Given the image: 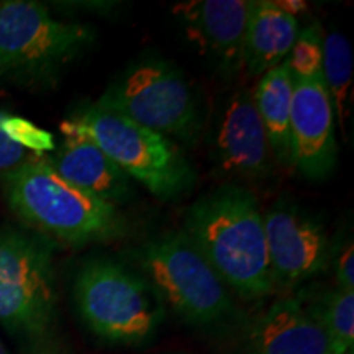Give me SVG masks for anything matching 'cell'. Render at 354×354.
I'll return each instance as SVG.
<instances>
[{
  "instance_id": "cell-24",
  "label": "cell",
  "mask_w": 354,
  "mask_h": 354,
  "mask_svg": "<svg viewBox=\"0 0 354 354\" xmlns=\"http://www.w3.org/2000/svg\"><path fill=\"white\" fill-rule=\"evenodd\" d=\"M0 354H12V353L7 349L6 344H3L2 339H0Z\"/></svg>"
},
{
  "instance_id": "cell-2",
  "label": "cell",
  "mask_w": 354,
  "mask_h": 354,
  "mask_svg": "<svg viewBox=\"0 0 354 354\" xmlns=\"http://www.w3.org/2000/svg\"><path fill=\"white\" fill-rule=\"evenodd\" d=\"M7 205L26 225L73 246L115 240L127 232L118 207L63 179L44 158L33 156L0 174Z\"/></svg>"
},
{
  "instance_id": "cell-10",
  "label": "cell",
  "mask_w": 354,
  "mask_h": 354,
  "mask_svg": "<svg viewBox=\"0 0 354 354\" xmlns=\"http://www.w3.org/2000/svg\"><path fill=\"white\" fill-rule=\"evenodd\" d=\"M212 154L221 171L238 179L261 180L272 174L274 154L253 92L241 88L225 102L215 118Z\"/></svg>"
},
{
  "instance_id": "cell-8",
  "label": "cell",
  "mask_w": 354,
  "mask_h": 354,
  "mask_svg": "<svg viewBox=\"0 0 354 354\" xmlns=\"http://www.w3.org/2000/svg\"><path fill=\"white\" fill-rule=\"evenodd\" d=\"M94 39L92 26L56 20L38 2H0V74L44 76L77 57Z\"/></svg>"
},
{
  "instance_id": "cell-12",
  "label": "cell",
  "mask_w": 354,
  "mask_h": 354,
  "mask_svg": "<svg viewBox=\"0 0 354 354\" xmlns=\"http://www.w3.org/2000/svg\"><path fill=\"white\" fill-rule=\"evenodd\" d=\"M250 6V0H201L179 3L174 13L203 55L234 73L243 66Z\"/></svg>"
},
{
  "instance_id": "cell-4",
  "label": "cell",
  "mask_w": 354,
  "mask_h": 354,
  "mask_svg": "<svg viewBox=\"0 0 354 354\" xmlns=\"http://www.w3.org/2000/svg\"><path fill=\"white\" fill-rule=\"evenodd\" d=\"M74 300L87 328L113 344L149 342L166 317L161 297L141 274L105 258L82 266Z\"/></svg>"
},
{
  "instance_id": "cell-22",
  "label": "cell",
  "mask_w": 354,
  "mask_h": 354,
  "mask_svg": "<svg viewBox=\"0 0 354 354\" xmlns=\"http://www.w3.org/2000/svg\"><path fill=\"white\" fill-rule=\"evenodd\" d=\"M336 289L354 290V246L349 240L335 256Z\"/></svg>"
},
{
  "instance_id": "cell-19",
  "label": "cell",
  "mask_w": 354,
  "mask_h": 354,
  "mask_svg": "<svg viewBox=\"0 0 354 354\" xmlns=\"http://www.w3.org/2000/svg\"><path fill=\"white\" fill-rule=\"evenodd\" d=\"M286 63L294 81L322 79L323 33L320 26L313 24L300 30Z\"/></svg>"
},
{
  "instance_id": "cell-23",
  "label": "cell",
  "mask_w": 354,
  "mask_h": 354,
  "mask_svg": "<svg viewBox=\"0 0 354 354\" xmlns=\"http://www.w3.org/2000/svg\"><path fill=\"white\" fill-rule=\"evenodd\" d=\"M277 7L281 8V10H284L287 15L294 17V19L299 20V15L300 13L307 12L308 6L302 0H282V2H276Z\"/></svg>"
},
{
  "instance_id": "cell-6",
  "label": "cell",
  "mask_w": 354,
  "mask_h": 354,
  "mask_svg": "<svg viewBox=\"0 0 354 354\" xmlns=\"http://www.w3.org/2000/svg\"><path fill=\"white\" fill-rule=\"evenodd\" d=\"M141 276L165 307L192 325H214L233 313V297L184 232L149 238L135 253Z\"/></svg>"
},
{
  "instance_id": "cell-3",
  "label": "cell",
  "mask_w": 354,
  "mask_h": 354,
  "mask_svg": "<svg viewBox=\"0 0 354 354\" xmlns=\"http://www.w3.org/2000/svg\"><path fill=\"white\" fill-rule=\"evenodd\" d=\"M61 131L86 136L159 198L180 197L196 183V171L176 141L97 104L71 115L61 123Z\"/></svg>"
},
{
  "instance_id": "cell-9",
  "label": "cell",
  "mask_w": 354,
  "mask_h": 354,
  "mask_svg": "<svg viewBox=\"0 0 354 354\" xmlns=\"http://www.w3.org/2000/svg\"><path fill=\"white\" fill-rule=\"evenodd\" d=\"M263 216L276 289H294L328 268L330 238L318 216L310 214L299 203L282 198Z\"/></svg>"
},
{
  "instance_id": "cell-21",
  "label": "cell",
  "mask_w": 354,
  "mask_h": 354,
  "mask_svg": "<svg viewBox=\"0 0 354 354\" xmlns=\"http://www.w3.org/2000/svg\"><path fill=\"white\" fill-rule=\"evenodd\" d=\"M8 113H10L8 110L0 107V174L15 169V167H19L25 161H28L30 158L35 156V154L20 148L17 143H13L12 140H8V136L3 133L2 123Z\"/></svg>"
},
{
  "instance_id": "cell-13",
  "label": "cell",
  "mask_w": 354,
  "mask_h": 354,
  "mask_svg": "<svg viewBox=\"0 0 354 354\" xmlns=\"http://www.w3.org/2000/svg\"><path fill=\"white\" fill-rule=\"evenodd\" d=\"M246 354H331V344L313 310L284 297L253 323Z\"/></svg>"
},
{
  "instance_id": "cell-17",
  "label": "cell",
  "mask_w": 354,
  "mask_h": 354,
  "mask_svg": "<svg viewBox=\"0 0 354 354\" xmlns=\"http://www.w3.org/2000/svg\"><path fill=\"white\" fill-rule=\"evenodd\" d=\"M354 57L349 39L342 32H330L323 37L322 81L331 100L335 122L342 130L343 140L348 136V123L353 100Z\"/></svg>"
},
{
  "instance_id": "cell-15",
  "label": "cell",
  "mask_w": 354,
  "mask_h": 354,
  "mask_svg": "<svg viewBox=\"0 0 354 354\" xmlns=\"http://www.w3.org/2000/svg\"><path fill=\"white\" fill-rule=\"evenodd\" d=\"M299 33V20L281 10L276 2H251L243 46V68L248 76L261 77L286 61Z\"/></svg>"
},
{
  "instance_id": "cell-5",
  "label": "cell",
  "mask_w": 354,
  "mask_h": 354,
  "mask_svg": "<svg viewBox=\"0 0 354 354\" xmlns=\"http://www.w3.org/2000/svg\"><path fill=\"white\" fill-rule=\"evenodd\" d=\"M95 104L185 145L196 143L203 128L194 87L179 69L156 57L128 64Z\"/></svg>"
},
{
  "instance_id": "cell-16",
  "label": "cell",
  "mask_w": 354,
  "mask_h": 354,
  "mask_svg": "<svg viewBox=\"0 0 354 354\" xmlns=\"http://www.w3.org/2000/svg\"><path fill=\"white\" fill-rule=\"evenodd\" d=\"M294 79L286 61L269 69L259 79L253 100L271 145L274 158L290 165V113Z\"/></svg>"
},
{
  "instance_id": "cell-20",
  "label": "cell",
  "mask_w": 354,
  "mask_h": 354,
  "mask_svg": "<svg viewBox=\"0 0 354 354\" xmlns=\"http://www.w3.org/2000/svg\"><path fill=\"white\" fill-rule=\"evenodd\" d=\"M2 130L8 136V140H12L13 143H17L20 148L35 154V156L51 153L56 148L51 133L13 113L7 115V118L2 123Z\"/></svg>"
},
{
  "instance_id": "cell-11",
  "label": "cell",
  "mask_w": 354,
  "mask_h": 354,
  "mask_svg": "<svg viewBox=\"0 0 354 354\" xmlns=\"http://www.w3.org/2000/svg\"><path fill=\"white\" fill-rule=\"evenodd\" d=\"M335 112L322 79L294 81L290 165L310 180H323L338 161Z\"/></svg>"
},
{
  "instance_id": "cell-7",
  "label": "cell",
  "mask_w": 354,
  "mask_h": 354,
  "mask_svg": "<svg viewBox=\"0 0 354 354\" xmlns=\"http://www.w3.org/2000/svg\"><path fill=\"white\" fill-rule=\"evenodd\" d=\"M57 317L53 248L44 238L0 228V326L21 342H43Z\"/></svg>"
},
{
  "instance_id": "cell-1",
  "label": "cell",
  "mask_w": 354,
  "mask_h": 354,
  "mask_svg": "<svg viewBox=\"0 0 354 354\" xmlns=\"http://www.w3.org/2000/svg\"><path fill=\"white\" fill-rule=\"evenodd\" d=\"M183 232L240 297L256 300L276 292L264 216L248 189L228 184L198 197L185 212Z\"/></svg>"
},
{
  "instance_id": "cell-14",
  "label": "cell",
  "mask_w": 354,
  "mask_h": 354,
  "mask_svg": "<svg viewBox=\"0 0 354 354\" xmlns=\"http://www.w3.org/2000/svg\"><path fill=\"white\" fill-rule=\"evenodd\" d=\"M63 145L55 148L44 161L63 179L102 201L120 205L130 197V177L86 136L63 131Z\"/></svg>"
},
{
  "instance_id": "cell-18",
  "label": "cell",
  "mask_w": 354,
  "mask_h": 354,
  "mask_svg": "<svg viewBox=\"0 0 354 354\" xmlns=\"http://www.w3.org/2000/svg\"><path fill=\"white\" fill-rule=\"evenodd\" d=\"M328 335L331 354H346L354 346V290L335 289L312 308Z\"/></svg>"
},
{
  "instance_id": "cell-25",
  "label": "cell",
  "mask_w": 354,
  "mask_h": 354,
  "mask_svg": "<svg viewBox=\"0 0 354 354\" xmlns=\"http://www.w3.org/2000/svg\"><path fill=\"white\" fill-rule=\"evenodd\" d=\"M346 354H353V351H349V353H346Z\"/></svg>"
}]
</instances>
